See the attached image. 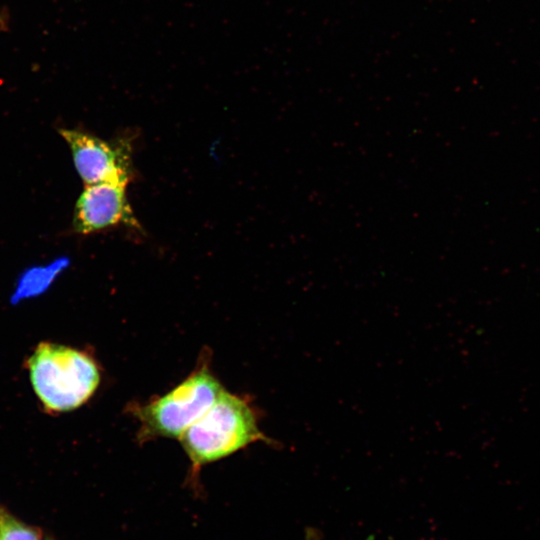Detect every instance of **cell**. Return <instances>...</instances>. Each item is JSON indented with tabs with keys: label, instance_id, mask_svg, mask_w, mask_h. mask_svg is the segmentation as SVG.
<instances>
[{
	"label": "cell",
	"instance_id": "277c9868",
	"mask_svg": "<svg viewBox=\"0 0 540 540\" xmlns=\"http://www.w3.org/2000/svg\"><path fill=\"white\" fill-rule=\"evenodd\" d=\"M75 168L85 185L98 183L127 184L132 177L131 144L128 141L106 142L96 136L62 129Z\"/></svg>",
	"mask_w": 540,
	"mask_h": 540
},
{
	"label": "cell",
	"instance_id": "7a4b0ae2",
	"mask_svg": "<svg viewBox=\"0 0 540 540\" xmlns=\"http://www.w3.org/2000/svg\"><path fill=\"white\" fill-rule=\"evenodd\" d=\"M33 389L50 412H67L86 403L100 383V370L87 352L40 343L27 362Z\"/></svg>",
	"mask_w": 540,
	"mask_h": 540
},
{
	"label": "cell",
	"instance_id": "52a82bcc",
	"mask_svg": "<svg viewBox=\"0 0 540 540\" xmlns=\"http://www.w3.org/2000/svg\"><path fill=\"white\" fill-rule=\"evenodd\" d=\"M306 540H313V533L309 534V533L307 532V534H306ZM366 540H374V536L371 535V536H369L368 538H366Z\"/></svg>",
	"mask_w": 540,
	"mask_h": 540
},
{
	"label": "cell",
	"instance_id": "3957f363",
	"mask_svg": "<svg viewBox=\"0 0 540 540\" xmlns=\"http://www.w3.org/2000/svg\"><path fill=\"white\" fill-rule=\"evenodd\" d=\"M223 390L208 359L164 395L146 404H133L129 412L139 423V441L180 438L214 403Z\"/></svg>",
	"mask_w": 540,
	"mask_h": 540
},
{
	"label": "cell",
	"instance_id": "6da1fadb",
	"mask_svg": "<svg viewBox=\"0 0 540 540\" xmlns=\"http://www.w3.org/2000/svg\"><path fill=\"white\" fill-rule=\"evenodd\" d=\"M179 439L190 460L192 476L198 475L204 465L251 443H274L259 428L255 410L248 401L224 389Z\"/></svg>",
	"mask_w": 540,
	"mask_h": 540
},
{
	"label": "cell",
	"instance_id": "8992f818",
	"mask_svg": "<svg viewBox=\"0 0 540 540\" xmlns=\"http://www.w3.org/2000/svg\"><path fill=\"white\" fill-rule=\"evenodd\" d=\"M0 540H41V535L0 507Z\"/></svg>",
	"mask_w": 540,
	"mask_h": 540
},
{
	"label": "cell",
	"instance_id": "5b68a950",
	"mask_svg": "<svg viewBox=\"0 0 540 540\" xmlns=\"http://www.w3.org/2000/svg\"><path fill=\"white\" fill-rule=\"evenodd\" d=\"M126 187L127 184L107 182L85 185L74 210L75 230L89 234L119 224L139 228Z\"/></svg>",
	"mask_w": 540,
	"mask_h": 540
}]
</instances>
